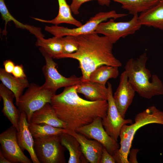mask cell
<instances>
[{"label":"cell","instance_id":"obj_6","mask_svg":"<svg viewBox=\"0 0 163 163\" xmlns=\"http://www.w3.org/2000/svg\"><path fill=\"white\" fill-rule=\"evenodd\" d=\"M125 14L117 13L115 11L108 12H101L91 17L84 25L72 29L59 26L58 25L51 26H46L45 30L54 36L62 37L67 35L76 36L91 33L95 31L97 26L101 23L109 18L115 20L126 16Z\"/></svg>","mask_w":163,"mask_h":163},{"label":"cell","instance_id":"obj_9","mask_svg":"<svg viewBox=\"0 0 163 163\" xmlns=\"http://www.w3.org/2000/svg\"><path fill=\"white\" fill-rule=\"evenodd\" d=\"M138 14L133 15L132 18L126 22H116L111 18L108 21L100 23L95 32L102 34L107 37L113 43L120 38L134 34L141 27V25L138 20Z\"/></svg>","mask_w":163,"mask_h":163},{"label":"cell","instance_id":"obj_23","mask_svg":"<svg viewBox=\"0 0 163 163\" xmlns=\"http://www.w3.org/2000/svg\"><path fill=\"white\" fill-rule=\"evenodd\" d=\"M0 12L2 18L5 21V26L2 32V35H6V27L8 23L12 21L16 28L26 29L37 38L44 37V35L41 32V29L33 26L23 24L17 20L10 13L5 2L4 0H0Z\"/></svg>","mask_w":163,"mask_h":163},{"label":"cell","instance_id":"obj_25","mask_svg":"<svg viewBox=\"0 0 163 163\" xmlns=\"http://www.w3.org/2000/svg\"><path fill=\"white\" fill-rule=\"evenodd\" d=\"M118 67L102 65L96 68L90 76V82H96L105 85L108 80L116 78L118 76Z\"/></svg>","mask_w":163,"mask_h":163},{"label":"cell","instance_id":"obj_2","mask_svg":"<svg viewBox=\"0 0 163 163\" xmlns=\"http://www.w3.org/2000/svg\"><path fill=\"white\" fill-rule=\"evenodd\" d=\"M75 36L79 45L78 50L71 54H62L56 59L77 60L82 74V82H89L91 73L100 66H122L121 62L113 53V44L106 36H100L95 31Z\"/></svg>","mask_w":163,"mask_h":163},{"label":"cell","instance_id":"obj_5","mask_svg":"<svg viewBox=\"0 0 163 163\" xmlns=\"http://www.w3.org/2000/svg\"><path fill=\"white\" fill-rule=\"evenodd\" d=\"M55 94L43 85L40 86L32 83L16 104L20 112L26 114L29 123L33 113L46 104H50L52 97Z\"/></svg>","mask_w":163,"mask_h":163},{"label":"cell","instance_id":"obj_17","mask_svg":"<svg viewBox=\"0 0 163 163\" xmlns=\"http://www.w3.org/2000/svg\"><path fill=\"white\" fill-rule=\"evenodd\" d=\"M0 96L3 101L2 111L3 114L17 130L21 112L13 104L15 95L12 91L1 83L0 84Z\"/></svg>","mask_w":163,"mask_h":163},{"label":"cell","instance_id":"obj_28","mask_svg":"<svg viewBox=\"0 0 163 163\" xmlns=\"http://www.w3.org/2000/svg\"><path fill=\"white\" fill-rule=\"evenodd\" d=\"M63 44V54H69L77 51L79 45L75 36L67 35L62 37Z\"/></svg>","mask_w":163,"mask_h":163},{"label":"cell","instance_id":"obj_35","mask_svg":"<svg viewBox=\"0 0 163 163\" xmlns=\"http://www.w3.org/2000/svg\"></svg>","mask_w":163,"mask_h":163},{"label":"cell","instance_id":"obj_29","mask_svg":"<svg viewBox=\"0 0 163 163\" xmlns=\"http://www.w3.org/2000/svg\"><path fill=\"white\" fill-rule=\"evenodd\" d=\"M94 0H72L70 5L72 12L75 14H79V9L81 5L83 3ZM101 5L109 6L110 2V0H96Z\"/></svg>","mask_w":163,"mask_h":163},{"label":"cell","instance_id":"obj_33","mask_svg":"<svg viewBox=\"0 0 163 163\" xmlns=\"http://www.w3.org/2000/svg\"><path fill=\"white\" fill-rule=\"evenodd\" d=\"M3 65L5 71L8 73H12L15 65L11 60H6L3 62Z\"/></svg>","mask_w":163,"mask_h":163},{"label":"cell","instance_id":"obj_26","mask_svg":"<svg viewBox=\"0 0 163 163\" xmlns=\"http://www.w3.org/2000/svg\"><path fill=\"white\" fill-rule=\"evenodd\" d=\"M121 3L123 8L133 15L142 13L157 4L159 0H110Z\"/></svg>","mask_w":163,"mask_h":163},{"label":"cell","instance_id":"obj_3","mask_svg":"<svg viewBox=\"0 0 163 163\" xmlns=\"http://www.w3.org/2000/svg\"><path fill=\"white\" fill-rule=\"evenodd\" d=\"M146 52L136 59H129L125 66L129 82L142 97L149 99L163 95V83L156 74L151 75L146 67L148 60Z\"/></svg>","mask_w":163,"mask_h":163},{"label":"cell","instance_id":"obj_16","mask_svg":"<svg viewBox=\"0 0 163 163\" xmlns=\"http://www.w3.org/2000/svg\"><path fill=\"white\" fill-rule=\"evenodd\" d=\"M29 123L46 124L58 128L66 129L67 124L57 116L50 103L46 104L40 109L34 112Z\"/></svg>","mask_w":163,"mask_h":163},{"label":"cell","instance_id":"obj_10","mask_svg":"<svg viewBox=\"0 0 163 163\" xmlns=\"http://www.w3.org/2000/svg\"><path fill=\"white\" fill-rule=\"evenodd\" d=\"M107 85L108 107L106 116L102 119V123L107 133L117 141L122 126L125 124H131L133 122L130 119L123 118L119 113L113 100L112 85L107 82Z\"/></svg>","mask_w":163,"mask_h":163},{"label":"cell","instance_id":"obj_14","mask_svg":"<svg viewBox=\"0 0 163 163\" xmlns=\"http://www.w3.org/2000/svg\"><path fill=\"white\" fill-rule=\"evenodd\" d=\"M64 133L74 137L79 143L82 152L88 162L100 163L104 147L95 140H90L75 130L64 129Z\"/></svg>","mask_w":163,"mask_h":163},{"label":"cell","instance_id":"obj_30","mask_svg":"<svg viewBox=\"0 0 163 163\" xmlns=\"http://www.w3.org/2000/svg\"><path fill=\"white\" fill-rule=\"evenodd\" d=\"M116 163V161L113 156L111 155L104 147L100 163Z\"/></svg>","mask_w":163,"mask_h":163},{"label":"cell","instance_id":"obj_22","mask_svg":"<svg viewBox=\"0 0 163 163\" xmlns=\"http://www.w3.org/2000/svg\"><path fill=\"white\" fill-rule=\"evenodd\" d=\"M59 4V12L57 16L54 19L47 20L39 18L32 17L38 21L58 25L61 23L73 24L77 27L82 25L81 22L75 19L72 16L70 6L66 0H57Z\"/></svg>","mask_w":163,"mask_h":163},{"label":"cell","instance_id":"obj_4","mask_svg":"<svg viewBox=\"0 0 163 163\" xmlns=\"http://www.w3.org/2000/svg\"><path fill=\"white\" fill-rule=\"evenodd\" d=\"M134 123L124 125L122 127L119 137L120 148L113 156L116 163H129L128 154L136 131L142 127L151 124L163 125V111L155 106H151L137 113L134 118Z\"/></svg>","mask_w":163,"mask_h":163},{"label":"cell","instance_id":"obj_15","mask_svg":"<svg viewBox=\"0 0 163 163\" xmlns=\"http://www.w3.org/2000/svg\"><path fill=\"white\" fill-rule=\"evenodd\" d=\"M29 126L26 114L21 112L17 133L18 144L23 152L26 150L28 152L33 163H40L35 152L34 139Z\"/></svg>","mask_w":163,"mask_h":163},{"label":"cell","instance_id":"obj_27","mask_svg":"<svg viewBox=\"0 0 163 163\" xmlns=\"http://www.w3.org/2000/svg\"><path fill=\"white\" fill-rule=\"evenodd\" d=\"M29 129L34 139L59 135L64 133V129L55 127L46 124L29 123Z\"/></svg>","mask_w":163,"mask_h":163},{"label":"cell","instance_id":"obj_32","mask_svg":"<svg viewBox=\"0 0 163 163\" xmlns=\"http://www.w3.org/2000/svg\"><path fill=\"white\" fill-rule=\"evenodd\" d=\"M139 150L138 149H130L129 154L128 160L129 163H138L136 156Z\"/></svg>","mask_w":163,"mask_h":163},{"label":"cell","instance_id":"obj_34","mask_svg":"<svg viewBox=\"0 0 163 163\" xmlns=\"http://www.w3.org/2000/svg\"><path fill=\"white\" fill-rule=\"evenodd\" d=\"M0 163H11L3 155L0 151Z\"/></svg>","mask_w":163,"mask_h":163},{"label":"cell","instance_id":"obj_21","mask_svg":"<svg viewBox=\"0 0 163 163\" xmlns=\"http://www.w3.org/2000/svg\"><path fill=\"white\" fill-rule=\"evenodd\" d=\"M0 80L2 83L14 94L16 103L22 95L24 89L30 85L27 77L16 78L6 72L2 68L0 69Z\"/></svg>","mask_w":163,"mask_h":163},{"label":"cell","instance_id":"obj_1","mask_svg":"<svg viewBox=\"0 0 163 163\" xmlns=\"http://www.w3.org/2000/svg\"><path fill=\"white\" fill-rule=\"evenodd\" d=\"M77 85L65 87L62 92L53 95L51 99L50 104L57 116L67 124L66 129L75 130L98 117L103 118L107 114V101L83 99L78 94Z\"/></svg>","mask_w":163,"mask_h":163},{"label":"cell","instance_id":"obj_13","mask_svg":"<svg viewBox=\"0 0 163 163\" xmlns=\"http://www.w3.org/2000/svg\"><path fill=\"white\" fill-rule=\"evenodd\" d=\"M135 92L129 81L126 72L124 71L120 76L119 85L113 94L115 104L119 113L124 118L133 102Z\"/></svg>","mask_w":163,"mask_h":163},{"label":"cell","instance_id":"obj_18","mask_svg":"<svg viewBox=\"0 0 163 163\" xmlns=\"http://www.w3.org/2000/svg\"><path fill=\"white\" fill-rule=\"evenodd\" d=\"M78 93H81L90 101H107L108 89L105 85L99 83L89 82H82L77 85Z\"/></svg>","mask_w":163,"mask_h":163},{"label":"cell","instance_id":"obj_31","mask_svg":"<svg viewBox=\"0 0 163 163\" xmlns=\"http://www.w3.org/2000/svg\"><path fill=\"white\" fill-rule=\"evenodd\" d=\"M12 74L13 76L17 78L27 77L24 71L23 66L21 64L15 65Z\"/></svg>","mask_w":163,"mask_h":163},{"label":"cell","instance_id":"obj_7","mask_svg":"<svg viewBox=\"0 0 163 163\" xmlns=\"http://www.w3.org/2000/svg\"><path fill=\"white\" fill-rule=\"evenodd\" d=\"M34 149L40 163H65L64 151L59 135L34 139Z\"/></svg>","mask_w":163,"mask_h":163},{"label":"cell","instance_id":"obj_19","mask_svg":"<svg viewBox=\"0 0 163 163\" xmlns=\"http://www.w3.org/2000/svg\"><path fill=\"white\" fill-rule=\"evenodd\" d=\"M138 20L141 25L152 27L163 30V0L141 13Z\"/></svg>","mask_w":163,"mask_h":163},{"label":"cell","instance_id":"obj_24","mask_svg":"<svg viewBox=\"0 0 163 163\" xmlns=\"http://www.w3.org/2000/svg\"><path fill=\"white\" fill-rule=\"evenodd\" d=\"M35 45L53 58H56L62 53V37L54 36L48 39L44 37L37 38Z\"/></svg>","mask_w":163,"mask_h":163},{"label":"cell","instance_id":"obj_8","mask_svg":"<svg viewBox=\"0 0 163 163\" xmlns=\"http://www.w3.org/2000/svg\"><path fill=\"white\" fill-rule=\"evenodd\" d=\"M39 50L46 61L42 69L45 79L43 85L44 87L55 94L56 91L61 88L77 85L82 82L81 77L73 75L67 78L62 76L58 71L56 68L58 64L53 58L40 48Z\"/></svg>","mask_w":163,"mask_h":163},{"label":"cell","instance_id":"obj_12","mask_svg":"<svg viewBox=\"0 0 163 163\" xmlns=\"http://www.w3.org/2000/svg\"><path fill=\"white\" fill-rule=\"evenodd\" d=\"M75 131L101 143L112 155L120 148L117 141L110 136L105 130L102 118L98 117L91 123L77 129Z\"/></svg>","mask_w":163,"mask_h":163},{"label":"cell","instance_id":"obj_20","mask_svg":"<svg viewBox=\"0 0 163 163\" xmlns=\"http://www.w3.org/2000/svg\"><path fill=\"white\" fill-rule=\"evenodd\" d=\"M61 144L69 151L68 163H85L88 161L83 155L80 144L73 136L66 133L59 135Z\"/></svg>","mask_w":163,"mask_h":163},{"label":"cell","instance_id":"obj_11","mask_svg":"<svg viewBox=\"0 0 163 163\" xmlns=\"http://www.w3.org/2000/svg\"><path fill=\"white\" fill-rule=\"evenodd\" d=\"M17 130L12 125L0 135V151L11 163H31L32 161L24 153L19 145Z\"/></svg>","mask_w":163,"mask_h":163}]
</instances>
